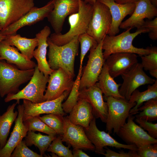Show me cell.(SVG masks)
<instances>
[{"label": "cell", "instance_id": "obj_47", "mask_svg": "<svg viewBox=\"0 0 157 157\" xmlns=\"http://www.w3.org/2000/svg\"><path fill=\"white\" fill-rule=\"evenodd\" d=\"M151 3L155 7L157 6V0H150Z\"/></svg>", "mask_w": 157, "mask_h": 157}, {"label": "cell", "instance_id": "obj_8", "mask_svg": "<svg viewBox=\"0 0 157 157\" xmlns=\"http://www.w3.org/2000/svg\"><path fill=\"white\" fill-rule=\"evenodd\" d=\"M93 5L92 16L87 33L99 43L107 34L112 19L109 10L105 5L97 1Z\"/></svg>", "mask_w": 157, "mask_h": 157}, {"label": "cell", "instance_id": "obj_32", "mask_svg": "<svg viewBox=\"0 0 157 157\" xmlns=\"http://www.w3.org/2000/svg\"><path fill=\"white\" fill-rule=\"evenodd\" d=\"M82 71V68H79L78 75L69 95L65 102L62 104V108L65 113H69L77 102L79 94V84Z\"/></svg>", "mask_w": 157, "mask_h": 157}, {"label": "cell", "instance_id": "obj_7", "mask_svg": "<svg viewBox=\"0 0 157 157\" xmlns=\"http://www.w3.org/2000/svg\"><path fill=\"white\" fill-rule=\"evenodd\" d=\"M102 41L90 50L88 60L80 80L79 91L94 85L98 81L105 61L102 49Z\"/></svg>", "mask_w": 157, "mask_h": 157}, {"label": "cell", "instance_id": "obj_30", "mask_svg": "<svg viewBox=\"0 0 157 157\" xmlns=\"http://www.w3.org/2000/svg\"><path fill=\"white\" fill-rule=\"evenodd\" d=\"M44 135L40 133H36L35 132L28 131L24 141L27 146L34 145L37 147L40 154L43 156L52 141L57 137L56 134Z\"/></svg>", "mask_w": 157, "mask_h": 157}, {"label": "cell", "instance_id": "obj_5", "mask_svg": "<svg viewBox=\"0 0 157 157\" xmlns=\"http://www.w3.org/2000/svg\"><path fill=\"white\" fill-rule=\"evenodd\" d=\"M34 69L33 74L28 84L17 93L7 94L4 99L5 102L15 100L19 104L21 99L28 100L34 103L45 101L44 93L49 76H45L43 72L40 71L37 65Z\"/></svg>", "mask_w": 157, "mask_h": 157}, {"label": "cell", "instance_id": "obj_37", "mask_svg": "<svg viewBox=\"0 0 157 157\" xmlns=\"http://www.w3.org/2000/svg\"><path fill=\"white\" fill-rule=\"evenodd\" d=\"M78 40L81 45L79 68H82L83 62L85 55L91 48L96 47L98 43L92 37L87 33L78 35Z\"/></svg>", "mask_w": 157, "mask_h": 157}, {"label": "cell", "instance_id": "obj_31", "mask_svg": "<svg viewBox=\"0 0 157 157\" xmlns=\"http://www.w3.org/2000/svg\"><path fill=\"white\" fill-rule=\"evenodd\" d=\"M136 118L149 122L157 120V98L152 99L145 102L138 109Z\"/></svg>", "mask_w": 157, "mask_h": 157}, {"label": "cell", "instance_id": "obj_29", "mask_svg": "<svg viewBox=\"0 0 157 157\" xmlns=\"http://www.w3.org/2000/svg\"><path fill=\"white\" fill-rule=\"evenodd\" d=\"M157 98V80L151 85H149L147 90L140 92L137 89L132 93L129 101L131 103H136V104L130 110L129 113L132 115L136 114L138 112V109L144 102L149 100Z\"/></svg>", "mask_w": 157, "mask_h": 157}, {"label": "cell", "instance_id": "obj_1", "mask_svg": "<svg viewBox=\"0 0 157 157\" xmlns=\"http://www.w3.org/2000/svg\"><path fill=\"white\" fill-rule=\"evenodd\" d=\"M78 36L75 37L68 43L60 46L54 44L48 37V62L52 69L54 70L61 68L69 75L74 77L75 58L78 53Z\"/></svg>", "mask_w": 157, "mask_h": 157}, {"label": "cell", "instance_id": "obj_11", "mask_svg": "<svg viewBox=\"0 0 157 157\" xmlns=\"http://www.w3.org/2000/svg\"><path fill=\"white\" fill-rule=\"evenodd\" d=\"M121 76L123 81L120 85L119 92L128 101L132 92L138 88L145 84H152L155 80L146 74L141 63L138 62Z\"/></svg>", "mask_w": 157, "mask_h": 157}, {"label": "cell", "instance_id": "obj_43", "mask_svg": "<svg viewBox=\"0 0 157 157\" xmlns=\"http://www.w3.org/2000/svg\"><path fill=\"white\" fill-rule=\"evenodd\" d=\"M72 153L73 157H89V155L83 152L81 149L77 148L73 149Z\"/></svg>", "mask_w": 157, "mask_h": 157}, {"label": "cell", "instance_id": "obj_26", "mask_svg": "<svg viewBox=\"0 0 157 157\" xmlns=\"http://www.w3.org/2000/svg\"><path fill=\"white\" fill-rule=\"evenodd\" d=\"M3 40L7 44L16 47L22 54L30 60L33 57L34 51L38 45L36 37L28 38L17 34L6 35Z\"/></svg>", "mask_w": 157, "mask_h": 157}, {"label": "cell", "instance_id": "obj_6", "mask_svg": "<svg viewBox=\"0 0 157 157\" xmlns=\"http://www.w3.org/2000/svg\"><path fill=\"white\" fill-rule=\"evenodd\" d=\"M108 106V114L106 123V130L109 134H117L126 122L130 110L136 103H131L124 98L105 97Z\"/></svg>", "mask_w": 157, "mask_h": 157}, {"label": "cell", "instance_id": "obj_36", "mask_svg": "<svg viewBox=\"0 0 157 157\" xmlns=\"http://www.w3.org/2000/svg\"><path fill=\"white\" fill-rule=\"evenodd\" d=\"M70 146L66 147L63 145L62 136L59 135L52 141L47 151L54 153L59 157H73L72 151L69 149Z\"/></svg>", "mask_w": 157, "mask_h": 157}, {"label": "cell", "instance_id": "obj_10", "mask_svg": "<svg viewBox=\"0 0 157 157\" xmlns=\"http://www.w3.org/2000/svg\"><path fill=\"white\" fill-rule=\"evenodd\" d=\"M96 119L94 117L87 129L83 128L88 138L94 146V151L96 154L103 155L105 152L104 148L107 146L137 151V147L135 145L120 143L111 137L109 133L99 130L96 125Z\"/></svg>", "mask_w": 157, "mask_h": 157}, {"label": "cell", "instance_id": "obj_4", "mask_svg": "<svg viewBox=\"0 0 157 157\" xmlns=\"http://www.w3.org/2000/svg\"><path fill=\"white\" fill-rule=\"evenodd\" d=\"M35 69L23 70L13 64L0 60V96L18 92L21 85L30 81Z\"/></svg>", "mask_w": 157, "mask_h": 157}, {"label": "cell", "instance_id": "obj_2", "mask_svg": "<svg viewBox=\"0 0 157 157\" xmlns=\"http://www.w3.org/2000/svg\"><path fill=\"white\" fill-rule=\"evenodd\" d=\"M78 11L69 16V31L66 33H53L49 37L51 41L58 46H62L70 42L75 37L87 33L93 11V5L85 3L83 0H78Z\"/></svg>", "mask_w": 157, "mask_h": 157}, {"label": "cell", "instance_id": "obj_41", "mask_svg": "<svg viewBox=\"0 0 157 157\" xmlns=\"http://www.w3.org/2000/svg\"><path fill=\"white\" fill-rule=\"evenodd\" d=\"M145 28L148 31L149 36L151 40H156L157 39V17L153 20L148 19L145 21L142 28Z\"/></svg>", "mask_w": 157, "mask_h": 157}, {"label": "cell", "instance_id": "obj_21", "mask_svg": "<svg viewBox=\"0 0 157 157\" xmlns=\"http://www.w3.org/2000/svg\"><path fill=\"white\" fill-rule=\"evenodd\" d=\"M109 8L112 19L111 27L107 34L114 36L119 33V26L124 18L131 15L135 7V3L121 4L115 0H97Z\"/></svg>", "mask_w": 157, "mask_h": 157}, {"label": "cell", "instance_id": "obj_14", "mask_svg": "<svg viewBox=\"0 0 157 157\" xmlns=\"http://www.w3.org/2000/svg\"><path fill=\"white\" fill-rule=\"evenodd\" d=\"M54 7L47 18L55 33H61L65 18L77 13L79 10L78 0H53Z\"/></svg>", "mask_w": 157, "mask_h": 157}, {"label": "cell", "instance_id": "obj_22", "mask_svg": "<svg viewBox=\"0 0 157 157\" xmlns=\"http://www.w3.org/2000/svg\"><path fill=\"white\" fill-rule=\"evenodd\" d=\"M18 114L10 136L4 147L0 149V157H10L15 148L27 135L28 131L23 120L24 107L22 104L17 107Z\"/></svg>", "mask_w": 157, "mask_h": 157}, {"label": "cell", "instance_id": "obj_44", "mask_svg": "<svg viewBox=\"0 0 157 157\" xmlns=\"http://www.w3.org/2000/svg\"><path fill=\"white\" fill-rule=\"evenodd\" d=\"M138 0H115V2L118 3L125 4L135 3Z\"/></svg>", "mask_w": 157, "mask_h": 157}, {"label": "cell", "instance_id": "obj_28", "mask_svg": "<svg viewBox=\"0 0 157 157\" xmlns=\"http://www.w3.org/2000/svg\"><path fill=\"white\" fill-rule=\"evenodd\" d=\"M17 104L16 102L9 105L6 111L0 115V149L6 143L11 127L17 116L18 112L14 111Z\"/></svg>", "mask_w": 157, "mask_h": 157}, {"label": "cell", "instance_id": "obj_24", "mask_svg": "<svg viewBox=\"0 0 157 157\" xmlns=\"http://www.w3.org/2000/svg\"><path fill=\"white\" fill-rule=\"evenodd\" d=\"M18 49L6 44L3 40L0 42V60H5L15 65L19 69L27 70L34 69L35 63L20 53Z\"/></svg>", "mask_w": 157, "mask_h": 157}, {"label": "cell", "instance_id": "obj_16", "mask_svg": "<svg viewBox=\"0 0 157 157\" xmlns=\"http://www.w3.org/2000/svg\"><path fill=\"white\" fill-rule=\"evenodd\" d=\"M74 82L73 78L62 68L53 70L49 76L48 85L44 96L45 101L55 99L65 91H71Z\"/></svg>", "mask_w": 157, "mask_h": 157}, {"label": "cell", "instance_id": "obj_15", "mask_svg": "<svg viewBox=\"0 0 157 157\" xmlns=\"http://www.w3.org/2000/svg\"><path fill=\"white\" fill-rule=\"evenodd\" d=\"M63 142L72 146L73 149L94 151L95 147L86 136L83 128L71 123L67 117H63Z\"/></svg>", "mask_w": 157, "mask_h": 157}, {"label": "cell", "instance_id": "obj_39", "mask_svg": "<svg viewBox=\"0 0 157 157\" xmlns=\"http://www.w3.org/2000/svg\"><path fill=\"white\" fill-rule=\"evenodd\" d=\"M137 147L139 157H157V143L142 144Z\"/></svg>", "mask_w": 157, "mask_h": 157}, {"label": "cell", "instance_id": "obj_13", "mask_svg": "<svg viewBox=\"0 0 157 157\" xmlns=\"http://www.w3.org/2000/svg\"><path fill=\"white\" fill-rule=\"evenodd\" d=\"M135 118L133 115L129 114L127 122L120 128L116 134L126 144H134L137 147L142 144L157 143L156 139L150 136L135 123Z\"/></svg>", "mask_w": 157, "mask_h": 157}, {"label": "cell", "instance_id": "obj_35", "mask_svg": "<svg viewBox=\"0 0 157 157\" xmlns=\"http://www.w3.org/2000/svg\"><path fill=\"white\" fill-rule=\"evenodd\" d=\"M41 119L53 129L57 134L62 135L63 131V116L56 114H49L42 117Z\"/></svg>", "mask_w": 157, "mask_h": 157}, {"label": "cell", "instance_id": "obj_45", "mask_svg": "<svg viewBox=\"0 0 157 157\" xmlns=\"http://www.w3.org/2000/svg\"><path fill=\"white\" fill-rule=\"evenodd\" d=\"M86 3L93 5L97 1V0H83Z\"/></svg>", "mask_w": 157, "mask_h": 157}, {"label": "cell", "instance_id": "obj_27", "mask_svg": "<svg viewBox=\"0 0 157 157\" xmlns=\"http://www.w3.org/2000/svg\"><path fill=\"white\" fill-rule=\"evenodd\" d=\"M95 84L100 89L105 97L111 96L118 99L124 98L119 92L121 84L117 83L110 75L105 63L99 76L98 81Z\"/></svg>", "mask_w": 157, "mask_h": 157}, {"label": "cell", "instance_id": "obj_17", "mask_svg": "<svg viewBox=\"0 0 157 157\" xmlns=\"http://www.w3.org/2000/svg\"><path fill=\"white\" fill-rule=\"evenodd\" d=\"M53 7V0L50 1L42 7L34 6L20 19L2 30L1 32L5 36L16 34L17 31L21 28L35 24L47 17Z\"/></svg>", "mask_w": 157, "mask_h": 157}, {"label": "cell", "instance_id": "obj_34", "mask_svg": "<svg viewBox=\"0 0 157 157\" xmlns=\"http://www.w3.org/2000/svg\"><path fill=\"white\" fill-rule=\"evenodd\" d=\"M40 116V115H38L31 117L23 121V123L26 126L28 131H38L48 135H57L54 131L41 119Z\"/></svg>", "mask_w": 157, "mask_h": 157}, {"label": "cell", "instance_id": "obj_20", "mask_svg": "<svg viewBox=\"0 0 157 157\" xmlns=\"http://www.w3.org/2000/svg\"><path fill=\"white\" fill-rule=\"evenodd\" d=\"M137 63L136 54L129 52L112 53L105 62L110 74L114 78L121 76Z\"/></svg>", "mask_w": 157, "mask_h": 157}, {"label": "cell", "instance_id": "obj_40", "mask_svg": "<svg viewBox=\"0 0 157 157\" xmlns=\"http://www.w3.org/2000/svg\"><path fill=\"white\" fill-rule=\"evenodd\" d=\"M136 122L144 130L147 131L148 134L152 138H157V124L141 119L136 118Z\"/></svg>", "mask_w": 157, "mask_h": 157}, {"label": "cell", "instance_id": "obj_19", "mask_svg": "<svg viewBox=\"0 0 157 157\" xmlns=\"http://www.w3.org/2000/svg\"><path fill=\"white\" fill-rule=\"evenodd\" d=\"M103 93L95 84L93 86L79 91L78 97L86 100L91 105L94 117L100 118L106 123L108 114V106L107 102L103 99Z\"/></svg>", "mask_w": 157, "mask_h": 157}, {"label": "cell", "instance_id": "obj_25", "mask_svg": "<svg viewBox=\"0 0 157 157\" xmlns=\"http://www.w3.org/2000/svg\"><path fill=\"white\" fill-rule=\"evenodd\" d=\"M67 116L72 123L87 129L94 117L90 104L85 99L78 98L77 102Z\"/></svg>", "mask_w": 157, "mask_h": 157}, {"label": "cell", "instance_id": "obj_42", "mask_svg": "<svg viewBox=\"0 0 157 157\" xmlns=\"http://www.w3.org/2000/svg\"><path fill=\"white\" fill-rule=\"evenodd\" d=\"M105 152L103 154L106 157H139L136 151L129 150L128 152L120 151L117 153L106 147Z\"/></svg>", "mask_w": 157, "mask_h": 157}, {"label": "cell", "instance_id": "obj_46", "mask_svg": "<svg viewBox=\"0 0 157 157\" xmlns=\"http://www.w3.org/2000/svg\"><path fill=\"white\" fill-rule=\"evenodd\" d=\"M6 36L4 35L1 33V31H0V42L3 40Z\"/></svg>", "mask_w": 157, "mask_h": 157}, {"label": "cell", "instance_id": "obj_23", "mask_svg": "<svg viewBox=\"0 0 157 157\" xmlns=\"http://www.w3.org/2000/svg\"><path fill=\"white\" fill-rule=\"evenodd\" d=\"M51 33L50 28L46 26L36 34L38 47L33 53V57L37 61L38 69L46 76H49L53 71L50 68L46 58L47 48L48 47L47 40Z\"/></svg>", "mask_w": 157, "mask_h": 157}, {"label": "cell", "instance_id": "obj_9", "mask_svg": "<svg viewBox=\"0 0 157 157\" xmlns=\"http://www.w3.org/2000/svg\"><path fill=\"white\" fill-rule=\"evenodd\" d=\"M34 5V0H0V24L2 29L20 19Z\"/></svg>", "mask_w": 157, "mask_h": 157}, {"label": "cell", "instance_id": "obj_48", "mask_svg": "<svg viewBox=\"0 0 157 157\" xmlns=\"http://www.w3.org/2000/svg\"><path fill=\"white\" fill-rule=\"evenodd\" d=\"M2 29V28L0 24V31Z\"/></svg>", "mask_w": 157, "mask_h": 157}, {"label": "cell", "instance_id": "obj_12", "mask_svg": "<svg viewBox=\"0 0 157 157\" xmlns=\"http://www.w3.org/2000/svg\"><path fill=\"white\" fill-rule=\"evenodd\" d=\"M70 91H66L55 99L34 103L26 99H23L24 107L23 120L42 114H56L64 116L65 113L62 108V102L69 94Z\"/></svg>", "mask_w": 157, "mask_h": 157}, {"label": "cell", "instance_id": "obj_18", "mask_svg": "<svg viewBox=\"0 0 157 157\" xmlns=\"http://www.w3.org/2000/svg\"><path fill=\"white\" fill-rule=\"evenodd\" d=\"M135 4V9L131 16L122 22L119 28L124 29L130 27H136L137 29L142 28L145 19H152L157 16V7L151 3L150 0H138Z\"/></svg>", "mask_w": 157, "mask_h": 157}, {"label": "cell", "instance_id": "obj_33", "mask_svg": "<svg viewBox=\"0 0 157 157\" xmlns=\"http://www.w3.org/2000/svg\"><path fill=\"white\" fill-rule=\"evenodd\" d=\"M149 53L140 56L143 69L148 71L150 75L157 78V47L156 46L149 47Z\"/></svg>", "mask_w": 157, "mask_h": 157}, {"label": "cell", "instance_id": "obj_3", "mask_svg": "<svg viewBox=\"0 0 157 157\" xmlns=\"http://www.w3.org/2000/svg\"><path fill=\"white\" fill-rule=\"evenodd\" d=\"M132 28H129L124 32L117 35L110 36L107 34L103 40L102 49L104 58L106 59L111 54L117 52H129L138 55L140 56L148 54L149 47L145 49L138 48L133 45L134 39L141 33H148L145 28L137 29L133 33L130 30Z\"/></svg>", "mask_w": 157, "mask_h": 157}, {"label": "cell", "instance_id": "obj_38", "mask_svg": "<svg viewBox=\"0 0 157 157\" xmlns=\"http://www.w3.org/2000/svg\"><path fill=\"white\" fill-rule=\"evenodd\" d=\"M24 140H22L15 147L10 157H42L39 154L30 149Z\"/></svg>", "mask_w": 157, "mask_h": 157}]
</instances>
